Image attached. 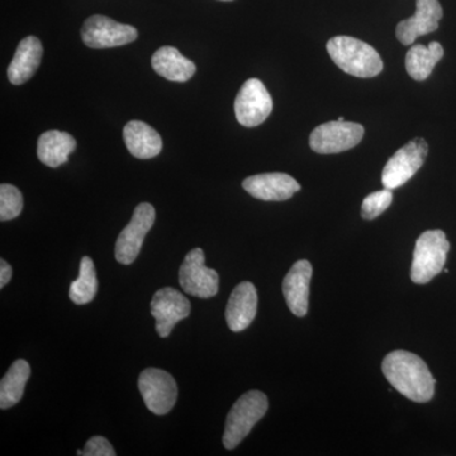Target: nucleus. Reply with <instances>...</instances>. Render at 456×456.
<instances>
[{
	"label": "nucleus",
	"instance_id": "412c9836",
	"mask_svg": "<svg viewBox=\"0 0 456 456\" xmlns=\"http://www.w3.org/2000/svg\"><path fill=\"white\" fill-rule=\"evenodd\" d=\"M444 49L439 42H431L428 46L413 45L406 56L407 73L417 82H424L430 77L437 62L443 59Z\"/></svg>",
	"mask_w": 456,
	"mask_h": 456
},
{
	"label": "nucleus",
	"instance_id": "bb28decb",
	"mask_svg": "<svg viewBox=\"0 0 456 456\" xmlns=\"http://www.w3.org/2000/svg\"><path fill=\"white\" fill-rule=\"evenodd\" d=\"M13 270L4 259L0 260V288H4L11 281Z\"/></svg>",
	"mask_w": 456,
	"mask_h": 456
},
{
	"label": "nucleus",
	"instance_id": "ddd939ff",
	"mask_svg": "<svg viewBox=\"0 0 456 456\" xmlns=\"http://www.w3.org/2000/svg\"><path fill=\"white\" fill-rule=\"evenodd\" d=\"M443 14L439 0H416L415 16L402 20L395 28L398 41L410 46L419 36L436 31Z\"/></svg>",
	"mask_w": 456,
	"mask_h": 456
},
{
	"label": "nucleus",
	"instance_id": "f8f14e48",
	"mask_svg": "<svg viewBox=\"0 0 456 456\" xmlns=\"http://www.w3.org/2000/svg\"><path fill=\"white\" fill-rule=\"evenodd\" d=\"M150 311L155 318L159 336L167 338L174 326L191 314V302L178 290L167 287L154 294Z\"/></svg>",
	"mask_w": 456,
	"mask_h": 456
},
{
	"label": "nucleus",
	"instance_id": "39448f33",
	"mask_svg": "<svg viewBox=\"0 0 456 456\" xmlns=\"http://www.w3.org/2000/svg\"><path fill=\"white\" fill-rule=\"evenodd\" d=\"M364 127L359 123L338 121L323 123L312 131L311 149L317 154H338L358 145L364 137Z\"/></svg>",
	"mask_w": 456,
	"mask_h": 456
},
{
	"label": "nucleus",
	"instance_id": "dca6fc26",
	"mask_svg": "<svg viewBox=\"0 0 456 456\" xmlns=\"http://www.w3.org/2000/svg\"><path fill=\"white\" fill-rule=\"evenodd\" d=\"M257 312L256 288L242 281L231 293L226 308V321L231 331L241 332L253 323Z\"/></svg>",
	"mask_w": 456,
	"mask_h": 456
},
{
	"label": "nucleus",
	"instance_id": "393cba45",
	"mask_svg": "<svg viewBox=\"0 0 456 456\" xmlns=\"http://www.w3.org/2000/svg\"><path fill=\"white\" fill-rule=\"evenodd\" d=\"M393 202L391 189L384 188L383 191H374L365 198L362 204V217L364 220H374L378 216L382 215Z\"/></svg>",
	"mask_w": 456,
	"mask_h": 456
},
{
	"label": "nucleus",
	"instance_id": "4be33fe9",
	"mask_svg": "<svg viewBox=\"0 0 456 456\" xmlns=\"http://www.w3.org/2000/svg\"><path fill=\"white\" fill-rule=\"evenodd\" d=\"M31 375V367L26 360H16L0 382V408L16 406L23 397L27 380Z\"/></svg>",
	"mask_w": 456,
	"mask_h": 456
},
{
	"label": "nucleus",
	"instance_id": "423d86ee",
	"mask_svg": "<svg viewBox=\"0 0 456 456\" xmlns=\"http://www.w3.org/2000/svg\"><path fill=\"white\" fill-rule=\"evenodd\" d=\"M428 154V145L424 139L410 141L389 159L384 167L382 183L384 188L397 189L421 169Z\"/></svg>",
	"mask_w": 456,
	"mask_h": 456
},
{
	"label": "nucleus",
	"instance_id": "cd10ccee",
	"mask_svg": "<svg viewBox=\"0 0 456 456\" xmlns=\"http://www.w3.org/2000/svg\"><path fill=\"white\" fill-rule=\"evenodd\" d=\"M222 2H232V0H222Z\"/></svg>",
	"mask_w": 456,
	"mask_h": 456
},
{
	"label": "nucleus",
	"instance_id": "2eb2a0df",
	"mask_svg": "<svg viewBox=\"0 0 456 456\" xmlns=\"http://www.w3.org/2000/svg\"><path fill=\"white\" fill-rule=\"evenodd\" d=\"M312 273L314 269L310 261L299 260L285 275L283 281L285 302L290 312L297 317H305L307 314Z\"/></svg>",
	"mask_w": 456,
	"mask_h": 456
},
{
	"label": "nucleus",
	"instance_id": "f3484780",
	"mask_svg": "<svg viewBox=\"0 0 456 456\" xmlns=\"http://www.w3.org/2000/svg\"><path fill=\"white\" fill-rule=\"evenodd\" d=\"M42 53L44 49L37 37L28 36L23 38L18 45L16 53L8 68L9 82L14 86L28 82L41 64Z\"/></svg>",
	"mask_w": 456,
	"mask_h": 456
},
{
	"label": "nucleus",
	"instance_id": "20e7f679",
	"mask_svg": "<svg viewBox=\"0 0 456 456\" xmlns=\"http://www.w3.org/2000/svg\"><path fill=\"white\" fill-rule=\"evenodd\" d=\"M450 244L441 230L426 231L417 239L413 253L411 279L413 283L426 284L443 272Z\"/></svg>",
	"mask_w": 456,
	"mask_h": 456
},
{
	"label": "nucleus",
	"instance_id": "6ab92c4d",
	"mask_svg": "<svg viewBox=\"0 0 456 456\" xmlns=\"http://www.w3.org/2000/svg\"><path fill=\"white\" fill-rule=\"evenodd\" d=\"M123 139L131 155L137 159H152L163 150V140L145 122L131 121L123 128Z\"/></svg>",
	"mask_w": 456,
	"mask_h": 456
},
{
	"label": "nucleus",
	"instance_id": "9d476101",
	"mask_svg": "<svg viewBox=\"0 0 456 456\" xmlns=\"http://www.w3.org/2000/svg\"><path fill=\"white\" fill-rule=\"evenodd\" d=\"M139 37L134 27L116 22L106 16H92L84 22L82 38L92 49H110L131 44Z\"/></svg>",
	"mask_w": 456,
	"mask_h": 456
},
{
	"label": "nucleus",
	"instance_id": "f257e3e1",
	"mask_svg": "<svg viewBox=\"0 0 456 456\" xmlns=\"http://www.w3.org/2000/svg\"><path fill=\"white\" fill-rule=\"evenodd\" d=\"M382 370L393 388L402 395L426 403L435 395V378L428 364L416 354L395 350L383 360Z\"/></svg>",
	"mask_w": 456,
	"mask_h": 456
},
{
	"label": "nucleus",
	"instance_id": "f03ea898",
	"mask_svg": "<svg viewBox=\"0 0 456 456\" xmlns=\"http://www.w3.org/2000/svg\"><path fill=\"white\" fill-rule=\"evenodd\" d=\"M329 55L345 73L374 77L382 73V57L367 42L350 36H336L327 42Z\"/></svg>",
	"mask_w": 456,
	"mask_h": 456
},
{
	"label": "nucleus",
	"instance_id": "a878e982",
	"mask_svg": "<svg viewBox=\"0 0 456 456\" xmlns=\"http://www.w3.org/2000/svg\"><path fill=\"white\" fill-rule=\"evenodd\" d=\"M77 455L84 456H114L113 446L110 445V441L103 436H94L88 440L86 444L84 450H79Z\"/></svg>",
	"mask_w": 456,
	"mask_h": 456
},
{
	"label": "nucleus",
	"instance_id": "6e6552de",
	"mask_svg": "<svg viewBox=\"0 0 456 456\" xmlns=\"http://www.w3.org/2000/svg\"><path fill=\"white\" fill-rule=\"evenodd\" d=\"M139 389L147 410L155 415L169 413L178 399V386L167 371L161 369H145L139 378Z\"/></svg>",
	"mask_w": 456,
	"mask_h": 456
},
{
	"label": "nucleus",
	"instance_id": "a211bd4d",
	"mask_svg": "<svg viewBox=\"0 0 456 456\" xmlns=\"http://www.w3.org/2000/svg\"><path fill=\"white\" fill-rule=\"evenodd\" d=\"M155 73L174 83H185L196 74V65L182 55L178 49L164 46L152 55Z\"/></svg>",
	"mask_w": 456,
	"mask_h": 456
},
{
	"label": "nucleus",
	"instance_id": "5701e85b",
	"mask_svg": "<svg viewBox=\"0 0 456 456\" xmlns=\"http://www.w3.org/2000/svg\"><path fill=\"white\" fill-rule=\"evenodd\" d=\"M98 292L97 272L94 263L88 256L80 261V273L77 281H74L69 290V297L75 305H86L94 299Z\"/></svg>",
	"mask_w": 456,
	"mask_h": 456
},
{
	"label": "nucleus",
	"instance_id": "b1692460",
	"mask_svg": "<svg viewBox=\"0 0 456 456\" xmlns=\"http://www.w3.org/2000/svg\"><path fill=\"white\" fill-rule=\"evenodd\" d=\"M23 209V196L20 189L11 184L0 185V220H14Z\"/></svg>",
	"mask_w": 456,
	"mask_h": 456
},
{
	"label": "nucleus",
	"instance_id": "1a4fd4ad",
	"mask_svg": "<svg viewBox=\"0 0 456 456\" xmlns=\"http://www.w3.org/2000/svg\"><path fill=\"white\" fill-rule=\"evenodd\" d=\"M156 212L150 203H141L134 208L130 224H127L116 242V259L123 265H130L139 256L143 240L154 226Z\"/></svg>",
	"mask_w": 456,
	"mask_h": 456
},
{
	"label": "nucleus",
	"instance_id": "7ed1b4c3",
	"mask_svg": "<svg viewBox=\"0 0 456 456\" xmlns=\"http://www.w3.org/2000/svg\"><path fill=\"white\" fill-rule=\"evenodd\" d=\"M268 397L260 391H250L237 399L228 412L224 428V445L235 449L250 434L257 422L268 412Z\"/></svg>",
	"mask_w": 456,
	"mask_h": 456
},
{
	"label": "nucleus",
	"instance_id": "9b49d317",
	"mask_svg": "<svg viewBox=\"0 0 456 456\" xmlns=\"http://www.w3.org/2000/svg\"><path fill=\"white\" fill-rule=\"evenodd\" d=\"M273 110V99L259 79H248L235 101L236 119L244 127H256L265 122Z\"/></svg>",
	"mask_w": 456,
	"mask_h": 456
},
{
	"label": "nucleus",
	"instance_id": "0eeeda50",
	"mask_svg": "<svg viewBox=\"0 0 456 456\" xmlns=\"http://www.w3.org/2000/svg\"><path fill=\"white\" fill-rule=\"evenodd\" d=\"M182 289L198 298L208 299L220 289V275L216 270L207 268L202 248H193L183 261L179 270Z\"/></svg>",
	"mask_w": 456,
	"mask_h": 456
},
{
	"label": "nucleus",
	"instance_id": "4468645a",
	"mask_svg": "<svg viewBox=\"0 0 456 456\" xmlns=\"http://www.w3.org/2000/svg\"><path fill=\"white\" fill-rule=\"evenodd\" d=\"M242 187L250 196L266 202H283L301 191L293 176L284 173H265L246 178Z\"/></svg>",
	"mask_w": 456,
	"mask_h": 456
},
{
	"label": "nucleus",
	"instance_id": "aec40b11",
	"mask_svg": "<svg viewBox=\"0 0 456 456\" xmlns=\"http://www.w3.org/2000/svg\"><path fill=\"white\" fill-rule=\"evenodd\" d=\"M77 149V141L68 132L47 131L37 142V156L42 164L59 167L68 163L69 155Z\"/></svg>",
	"mask_w": 456,
	"mask_h": 456
}]
</instances>
